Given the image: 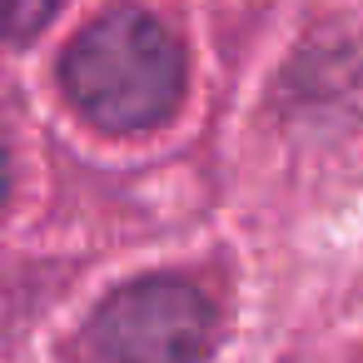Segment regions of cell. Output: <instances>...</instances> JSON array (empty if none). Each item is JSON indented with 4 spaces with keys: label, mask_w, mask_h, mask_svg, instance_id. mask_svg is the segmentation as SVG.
<instances>
[{
    "label": "cell",
    "mask_w": 363,
    "mask_h": 363,
    "mask_svg": "<svg viewBox=\"0 0 363 363\" xmlns=\"http://www.w3.org/2000/svg\"><path fill=\"white\" fill-rule=\"evenodd\" d=\"M219 313L194 279L155 274L115 289L85 333L95 363H199L214 348Z\"/></svg>",
    "instance_id": "2"
},
{
    "label": "cell",
    "mask_w": 363,
    "mask_h": 363,
    "mask_svg": "<svg viewBox=\"0 0 363 363\" xmlns=\"http://www.w3.org/2000/svg\"><path fill=\"white\" fill-rule=\"evenodd\" d=\"M60 0H0V40H30L50 26Z\"/></svg>",
    "instance_id": "3"
},
{
    "label": "cell",
    "mask_w": 363,
    "mask_h": 363,
    "mask_svg": "<svg viewBox=\"0 0 363 363\" xmlns=\"http://www.w3.org/2000/svg\"><path fill=\"white\" fill-rule=\"evenodd\" d=\"M6 189H11V160H6V145H0V204H6Z\"/></svg>",
    "instance_id": "4"
},
{
    "label": "cell",
    "mask_w": 363,
    "mask_h": 363,
    "mask_svg": "<svg viewBox=\"0 0 363 363\" xmlns=\"http://www.w3.org/2000/svg\"><path fill=\"white\" fill-rule=\"evenodd\" d=\"M60 80L90 125L110 135H140L174 115L184 95V50L150 11L120 6L75 35Z\"/></svg>",
    "instance_id": "1"
}]
</instances>
